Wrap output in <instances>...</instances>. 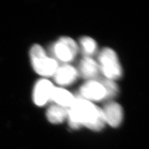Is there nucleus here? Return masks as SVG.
Returning <instances> with one entry per match:
<instances>
[{"instance_id": "f257e3e1", "label": "nucleus", "mask_w": 149, "mask_h": 149, "mask_svg": "<svg viewBox=\"0 0 149 149\" xmlns=\"http://www.w3.org/2000/svg\"><path fill=\"white\" fill-rule=\"evenodd\" d=\"M67 119L70 127L73 129L84 126L94 131H100L106 124L101 108L80 96L75 97L68 108Z\"/></svg>"}, {"instance_id": "f03ea898", "label": "nucleus", "mask_w": 149, "mask_h": 149, "mask_svg": "<svg viewBox=\"0 0 149 149\" xmlns=\"http://www.w3.org/2000/svg\"><path fill=\"white\" fill-rule=\"evenodd\" d=\"M30 58L34 71L41 76H53L58 67L56 60L48 57L45 50L38 44L31 47Z\"/></svg>"}, {"instance_id": "7ed1b4c3", "label": "nucleus", "mask_w": 149, "mask_h": 149, "mask_svg": "<svg viewBox=\"0 0 149 149\" xmlns=\"http://www.w3.org/2000/svg\"><path fill=\"white\" fill-rule=\"evenodd\" d=\"M100 71L106 79L114 81L123 75V70L118 55L114 51L108 47L102 49L99 55Z\"/></svg>"}, {"instance_id": "20e7f679", "label": "nucleus", "mask_w": 149, "mask_h": 149, "mask_svg": "<svg viewBox=\"0 0 149 149\" xmlns=\"http://www.w3.org/2000/svg\"><path fill=\"white\" fill-rule=\"evenodd\" d=\"M78 50L77 43L69 37H60L52 47V52L55 58L63 63L72 62L76 57Z\"/></svg>"}, {"instance_id": "39448f33", "label": "nucleus", "mask_w": 149, "mask_h": 149, "mask_svg": "<svg viewBox=\"0 0 149 149\" xmlns=\"http://www.w3.org/2000/svg\"><path fill=\"white\" fill-rule=\"evenodd\" d=\"M54 86L52 82L46 79H42L37 81L34 86L32 93V99L37 106H43L51 101V96Z\"/></svg>"}, {"instance_id": "423d86ee", "label": "nucleus", "mask_w": 149, "mask_h": 149, "mask_svg": "<svg viewBox=\"0 0 149 149\" xmlns=\"http://www.w3.org/2000/svg\"><path fill=\"white\" fill-rule=\"evenodd\" d=\"M80 96L88 101H98L106 97L104 86L97 80H90L84 83L80 89Z\"/></svg>"}, {"instance_id": "0eeeda50", "label": "nucleus", "mask_w": 149, "mask_h": 149, "mask_svg": "<svg viewBox=\"0 0 149 149\" xmlns=\"http://www.w3.org/2000/svg\"><path fill=\"white\" fill-rule=\"evenodd\" d=\"M106 124L112 127H118L122 123L124 113L121 106L114 101L107 102L101 108Z\"/></svg>"}, {"instance_id": "6e6552de", "label": "nucleus", "mask_w": 149, "mask_h": 149, "mask_svg": "<svg viewBox=\"0 0 149 149\" xmlns=\"http://www.w3.org/2000/svg\"><path fill=\"white\" fill-rule=\"evenodd\" d=\"M53 76L56 83L59 85L66 86L71 85L77 80L78 72L72 65L65 64L58 67Z\"/></svg>"}, {"instance_id": "1a4fd4ad", "label": "nucleus", "mask_w": 149, "mask_h": 149, "mask_svg": "<svg viewBox=\"0 0 149 149\" xmlns=\"http://www.w3.org/2000/svg\"><path fill=\"white\" fill-rule=\"evenodd\" d=\"M100 68L99 64L92 58L85 57L79 64V73L88 80H96L99 78Z\"/></svg>"}, {"instance_id": "9d476101", "label": "nucleus", "mask_w": 149, "mask_h": 149, "mask_svg": "<svg viewBox=\"0 0 149 149\" xmlns=\"http://www.w3.org/2000/svg\"><path fill=\"white\" fill-rule=\"evenodd\" d=\"M74 99L75 96H74L71 93L58 87H54L51 96V101L55 102L56 104L66 108H70Z\"/></svg>"}, {"instance_id": "9b49d317", "label": "nucleus", "mask_w": 149, "mask_h": 149, "mask_svg": "<svg viewBox=\"0 0 149 149\" xmlns=\"http://www.w3.org/2000/svg\"><path fill=\"white\" fill-rule=\"evenodd\" d=\"M68 108L54 104L50 106L46 112V117L50 123L54 124L62 123L67 119Z\"/></svg>"}, {"instance_id": "f8f14e48", "label": "nucleus", "mask_w": 149, "mask_h": 149, "mask_svg": "<svg viewBox=\"0 0 149 149\" xmlns=\"http://www.w3.org/2000/svg\"><path fill=\"white\" fill-rule=\"evenodd\" d=\"M80 44L85 57H90L94 54L97 50V44L96 41L90 37L85 36L80 39Z\"/></svg>"}, {"instance_id": "ddd939ff", "label": "nucleus", "mask_w": 149, "mask_h": 149, "mask_svg": "<svg viewBox=\"0 0 149 149\" xmlns=\"http://www.w3.org/2000/svg\"><path fill=\"white\" fill-rule=\"evenodd\" d=\"M102 85L104 86L106 91V97L107 98H112L118 95L119 90L118 86L114 83V81L108 80V79H104L102 80L100 82Z\"/></svg>"}]
</instances>
